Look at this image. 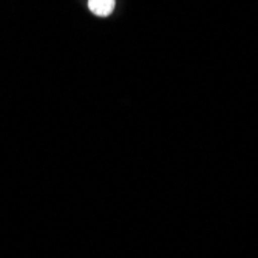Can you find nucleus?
<instances>
[{
    "instance_id": "nucleus-1",
    "label": "nucleus",
    "mask_w": 258,
    "mask_h": 258,
    "mask_svg": "<svg viewBox=\"0 0 258 258\" xmlns=\"http://www.w3.org/2000/svg\"><path fill=\"white\" fill-rule=\"evenodd\" d=\"M114 0H88V8L93 14L99 17H107L114 10Z\"/></svg>"
}]
</instances>
